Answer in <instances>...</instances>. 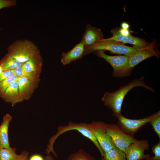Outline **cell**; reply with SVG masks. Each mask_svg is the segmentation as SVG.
Listing matches in <instances>:
<instances>
[{
	"label": "cell",
	"mask_w": 160,
	"mask_h": 160,
	"mask_svg": "<svg viewBox=\"0 0 160 160\" xmlns=\"http://www.w3.org/2000/svg\"><path fill=\"white\" fill-rule=\"evenodd\" d=\"M105 39L101 30L90 24L86 25L81 42L85 48L89 47L96 42Z\"/></svg>",
	"instance_id": "8fae6325"
},
{
	"label": "cell",
	"mask_w": 160,
	"mask_h": 160,
	"mask_svg": "<svg viewBox=\"0 0 160 160\" xmlns=\"http://www.w3.org/2000/svg\"><path fill=\"white\" fill-rule=\"evenodd\" d=\"M121 28L126 29H129L130 27L129 25L126 22L122 23L121 24Z\"/></svg>",
	"instance_id": "4dcf8cb0"
},
{
	"label": "cell",
	"mask_w": 160,
	"mask_h": 160,
	"mask_svg": "<svg viewBox=\"0 0 160 160\" xmlns=\"http://www.w3.org/2000/svg\"><path fill=\"white\" fill-rule=\"evenodd\" d=\"M152 150L154 154L153 157L151 156L147 158L145 160H160V141L152 147Z\"/></svg>",
	"instance_id": "d4e9b609"
},
{
	"label": "cell",
	"mask_w": 160,
	"mask_h": 160,
	"mask_svg": "<svg viewBox=\"0 0 160 160\" xmlns=\"http://www.w3.org/2000/svg\"><path fill=\"white\" fill-rule=\"evenodd\" d=\"M7 49L8 54L23 63L40 53L37 47L32 42L27 40L14 41Z\"/></svg>",
	"instance_id": "3957f363"
},
{
	"label": "cell",
	"mask_w": 160,
	"mask_h": 160,
	"mask_svg": "<svg viewBox=\"0 0 160 160\" xmlns=\"http://www.w3.org/2000/svg\"><path fill=\"white\" fill-rule=\"evenodd\" d=\"M119 28L116 27L112 29L111 33L113 34L112 37L108 39L121 42L123 43H128L133 45L135 49H139L150 47V44L144 39L130 35L124 36L121 35L119 32Z\"/></svg>",
	"instance_id": "30bf717a"
},
{
	"label": "cell",
	"mask_w": 160,
	"mask_h": 160,
	"mask_svg": "<svg viewBox=\"0 0 160 160\" xmlns=\"http://www.w3.org/2000/svg\"><path fill=\"white\" fill-rule=\"evenodd\" d=\"M105 51L98 50L94 53L97 56L104 59L111 65L113 68V76L114 77H124L130 75L133 69L129 67V57L125 55L111 56L106 54Z\"/></svg>",
	"instance_id": "5b68a950"
},
{
	"label": "cell",
	"mask_w": 160,
	"mask_h": 160,
	"mask_svg": "<svg viewBox=\"0 0 160 160\" xmlns=\"http://www.w3.org/2000/svg\"><path fill=\"white\" fill-rule=\"evenodd\" d=\"M28 160H44V159L40 155L36 154L31 156Z\"/></svg>",
	"instance_id": "f546056e"
},
{
	"label": "cell",
	"mask_w": 160,
	"mask_h": 160,
	"mask_svg": "<svg viewBox=\"0 0 160 160\" xmlns=\"http://www.w3.org/2000/svg\"><path fill=\"white\" fill-rule=\"evenodd\" d=\"M150 47L138 49L129 57V63L131 68L133 69L140 62L148 58L158 56L157 53Z\"/></svg>",
	"instance_id": "4fadbf2b"
},
{
	"label": "cell",
	"mask_w": 160,
	"mask_h": 160,
	"mask_svg": "<svg viewBox=\"0 0 160 160\" xmlns=\"http://www.w3.org/2000/svg\"><path fill=\"white\" fill-rule=\"evenodd\" d=\"M148 140L145 139L138 140L132 143L127 148L125 153L127 160H140L150 156L149 154H145V151L149 148Z\"/></svg>",
	"instance_id": "9c48e42d"
},
{
	"label": "cell",
	"mask_w": 160,
	"mask_h": 160,
	"mask_svg": "<svg viewBox=\"0 0 160 160\" xmlns=\"http://www.w3.org/2000/svg\"><path fill=\"white\" fill-rule=\"evenodd\" d=\"M3 71V70L1 66L0 65V75Z\"/></svg>",
	"instance_id": "d6a6232c"
},
{
	"label": "cell",
	"mask_w": 160,
	"mask_h": 160,
	"mask_svg": "<svg viewBox=\"0 0 160 160\" xmlns=\"http://www.w3.org/2000/svg\"><path fill=\"white\" fill-rule=\"evenodd\" d=\"M14 72L15 75L19 78H26L32 81H36L39 77V75L27 72L22 67H18L14 69Z\"/></svg>",
	"instance_id": "7402d4cb"
},
{
	"label": "cell",
	"mask_w": 160,
	"mask_h": 160,
	"mask_svg": "<svg viewBox=\"0 0 160 160\" xmlns=\"http://www.w3.org/2000/svg\"><path fill=\"white\" fill-rule=\"evenodd\" d=\"M153 128L160 139V112L151 119L149 122Z\"/></svg>",
	"instance_id": "cb8c5ba5"
},
{
	"label": "cell",
	"mask_w": 160,
	"mask_h": 160,
	"mask_svg": "<svg viewBox=\"0 0 160 160\" xmlns=\"http://www.w3.org/2000/svg\"><path fill=\"white\" fill-rule=\"evenodd\" d=\"M87 124L86 123H75L70 121L66 125L59 126L56 134L49 139L46 153L49 154L50 152H52L55 156L57 157V154L53 149V145L56 140L60 135L70 130H76L93 143L99 151L101 156V159H102L105 156V153L95 137L88 129Z\"/></svg>",
	"instance_id": "7a4b0ae2"
},
{
	"label": "cell",
	"mask_w": 160,
	"mask_h": 160,
	"mask_svg": "<svg viewBox=\"0 0 160 160\" xmlns=\"http://www.w3.org/2000/svg\"><path fill=\"white\" fill-rule=\"evenodd\" d=\"M137 87H143L151 92H155L153 89L146 85L144 78L142 76L120 87L116 91L105 92L102 98V101L106 107L112 110L113 115L117 117L121 114V106L125 97L130 90Z\"/></svg>",
	"instance_id": "6da1fadb"
},
{
	"label": "cell",
	"mask_w": 160,
	"mask_h": 160,
	"mask_svg": "<svg viewBox=\"0 0 160 160\" xmlns=\"http://www.w3.org/2000/svg\"><path fill=\"white\" fill-rule=\"evenodd\" d=\"M14 75V70L3 71L0 75V82Z\"/></svg>",
	"instance_id": "4316f807"
},
{
	"label": "cell",
	"mask_w": 160,
	"mask_h": 160,
	"mask_svg": "<svg viewBox=\"0 0 160 160\" xmlns=\"http://www.w3.org/2000/svg\"><path fill=\"white\" fill-rule=\"evenodd\" d=\"M108 50L112 53L123 54L128 57L135 52L138 49L133 47L127 46L123 43L104 39L97 41L92 46L85 48L84 56L98 50Z\"/></svg>",
	"instance_id": "277c9868"
},
{
	"label": "cell",
	"mask_w": 160,
	"mask_h": 160,
	"mask_svg": "<svg viewBox=\"0 0 160 160\" xmlns=\"http://www.w3.org/2000/svg\"><path fill=\"white\" fill-rule=\"evenodd\" d=\"M67 160H96L95 157L89 154L83 149L71 154Z\"/></svg>",
	"instance_id": "44dd1931"
},
{
	"label": "cell",
	"mask_w": 160,
	"mask_h": 160,
	"mask_svg": "<svg viewBox=\"0 0 160 160\" xmlns=\"http://www.w3.org/2000/svg\"><path fill=\"white\" fill-rule=\"evenodd\" d=\"M15 151L16 148H14L0 147V160H15L19 155Z\"/></svg>",
	"instance_id": "ffe728a7"
},
{
	"label": "cell",
	"mask_w": 160,
	"mask_h": 160,
	"mask_svg": "<svg viewBox=\"0 0 160 160\" xmlns=\"http://www.w3.org/2000/svg\"><path fill=\"white\" fill-rule=\"evenodd\" d=\"M35 81L26 78H19L17 80L19 92L23 100L29 98L34 89Z\"/></svg>",
	"instance_id": "9a60e30c"
},
{
	"label": "cell",
	"mask_w": 160,
	"mask_h": 160,
	"mask_svg": "<svg viewBox=\"0 0 160 160\" xmlns=\"http://www.w3.org/2000/svg\"><path fill=\"white\" fill-rule=\"evenodd\" d=\"M160 112V111L152 115L139 119H130L122 114L117 117L118 119L117 125L122 131L128 135L134 136L137 132Z\"/></svg>",
	"instance_id": "ba28073f"
},
{
	"label": "cell",
	"mask_w": 160,
	"mask_h": 160,
	"mask_svg": "<svg viewBox=\"0 0 160 160\" xmlns=\"http://www.w3.org/2000/svg\"><path fill=\"white\" fill-rule=\"evenodd\" d=\"M101 160H127L125 153L115 147L105 153L104 157Z\"/></svg>",
	"instance_id": "d6986e66"
},
{
	"label": "cell",
	"mask_w": 160,
	"mask_h": 160,
	"mask_svg": "<svg viewBox=\"0 0 160 160\" xmlns=\"http://www.w3.org/2000/svg\"><path fill=\"white\" fill-rule=\"evenodd\" d=\"M28 155L29 153L28 152L23 151L15 160H28Z\"/></svg>",
	"instance_id": "83f0119b"
},
{
	"label": "cell",
	"mask_w": 160,
	"mask_h": 160,
	"mask_svg": "<svg viewBox=\"0 0 160 160\" xmlns=\"http://www.w3.org/2000/svg\"><path fill=\"white\" fill-rule=\"evenodd\" d=\"M16 1L15 0H0V9L6 7H10L15 6Z\"/></svg>",
	"instance_id": "484cf974"
},
{
	"label": "cell",
	"mask_w": 160,
	"mask_h": 160,
	"mask_svg": "<svg viewBox=\"0 0 160 160\" xmlns=\"http://www.w3.org/2000/svg\"><path fill=\"white\" fill-rule=\"evenodd\" d=\"M106 132L111 138L116 146L124 153L130 144L138 140L134 136L124 132L116 124L113 123L107 124Z\"/></svg>",
	"instance_id": "52a82bcc"
},
{
	"label": "cell",
	"mask_w": 160,
	"mask_h": 160,
	"mask_svg": "<svg viewBox=\"0 0 160 160\" xmlns=\"http://www.w3.org/2000/svg\"><path fill=\"white\" fill-rule=\"evenodd\" d=\"M119 32L120 34L123 36H128L131 35L129 29L119 28Z\"/></svg>",
	"instance_id": "f1b7e54d"
},
{
	"label": "cell",
	"mask_w": 160,
	"mask_h": 160,
	"mask_svg": "<svg viewBox=\"0 0 160 160\" xmlns=\"http://www.w3.org/2000/svg\"><path fill=\"white\" fill-rule=\"evenodd\" d=\"M12 116L8 113L3 117L0 125V147L7 148L10 147L8 136V129Z\"/></svg>",
	"instance_id": "2e32d148"
},
{
	"label": "cell",
	"mask_w": 160,
	"mask_h": 160,
	"mask_svg": "<svg viewBox=\"0 0 160 160\" xmlns=\"http://www.w3.org/2000/svg\"><path fill=\"white\" fill-rule=\"evenodd\" d=\"M44 160H54L53 157L49 154H48L44 158Z\"/></svg>",
	"instance_id": "1f68e13d"
},
{
	"label": "cell",
	"mask_w": 160,
	"mask_h": 160,
	"mask_svg": "<svg viewBox=\"0 0 160 160\" xmlns=\"http://www.w3.org/2000/svg\"><path fill=\"white\" fill-rule=\"evenodd\" d=\"M6 102L11 103L12 106L23 99L20 95L18 90L17 81L12 82L1 96Z\"/></svg>",
	"instance_id": "5bb4252c"
},
{
	"label": "cell",
	"mask_w": 160,
	"mask_h": 160,
	"mask_svg": "<svg viewBox=\"0 0 160 160\" xmlns=\"http://www.w3.org/2000/svg\"><path fill=\"white\" fill-rule=\"evenodd\" d=\"M84 45L80 41L68 52L62 53L61 62L63 65H66L81 58L84 56Z\"/></svg>",
	"instance_id": "7c38bea8"
},
{
	"label": "cell",
	"mask_w": 160,
	"mask_h": 160,
	"mask_svg": "<svg viewBox=\"0 0 160 160\" xmlns=\"http://www.w3.org/2000/svg\"><path fill=\"white\" fill-rule=\"evenodd\" d=\"M19 77L14 75L0 82V96L1 97L9 84L14 81H17Z\"/></svg>",
	"instance_id": "603a6c76"
},
{
	"label": "cell",
	"mask_w": 160,
	"mask_h": 160,
	"mask_svg": "<svg viewBox=\"0 0 160 160\" xmlns=\"http://www.w3.org/2000/svg\"><path fill=\"white\" fill-rule=\"evenodd\" d=\"M42 65V59L40 53L24 63L22 68L29 73L39 75Z\"/></svg>",
	"instance_id": "e0dca14e"
},
{
	"label": "cell",
	"mask_w": 160,
	"mask_h": 160,
	"mask_svg": "<svg viewBox=\"0 0 160 160\" xmlns=\"http://www.w3.org/2000/svg\"><path fill=\"white\" fill-rule=\"evenodd\" d=\"M107 123L97 121L87 124L88 129L95 137L105 152H107L116 146L111 138L106 132Z\"/></svg>",
	"instance_id": "8992f818"
},
{
	"label": "cell",
	"mask_w": 160,
	"mask_h": 160,
	"mask_svg": "<svg viewBox=\"0 0 160 160\" xmlns=\"http://www.w3.org/2000/svg\"><path fill=\"white\" fill-rule=\"evenodd\" d=\"M23 64L12 57L8 54L0 61V65L3 71L14 70L18 67H22Z\"/></svg>",
	"instance_id": "ac0fdd59"
}]
</instances>
